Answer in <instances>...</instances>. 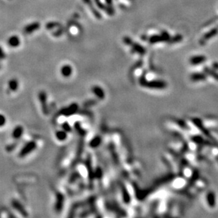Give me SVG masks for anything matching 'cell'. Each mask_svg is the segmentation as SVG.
I'll return each instance as SVG.
<instances>
[{
  "label": "cell",
  "instance_id": "8992f818",
  "mask_svg": "<svg viewBox=\"0 0 218 218\" xmlns=\"http://www.w3.org/2000/svg\"><path fill=\"white\" fill-rule=\"evenodd\" d=\"M206 58L204 56H195L191 59V63L193 65H197L202 64L205 61Z\"/></svg>",
  "mask_w": 218,
  "mask_h": 218
},
{
  "label": "cell",
  "instance_id": "8fae6325",
  "mask_svg": "<svg viewBox=\"0 0 218 218\" xmlns=\"http://www.w3.org/2000/svg\"><path fill=\"white\" fill-rule=\"evenodd\" d=\"M9 88L12 91H16L18 89V87H19V83H18L17 80L15 79H13L10 80L9 83Z\"/></svg>",
  "mask_w": 218,
  "mask_h": 218
},
{
  "label": "cell",
  "instance_id": "9c48e42d",
  "mask_svg": "<svg viewBox=\"0 0 218 218\" xmlns=\"http://www.w3.org/2000/svg\"><path fill=\"white\" fill-rule=\"evenodd\" d=\"M23 129L22 127H21V126H17V127L14 129L12 133V136L15 139H19V138L21 136L22 133H23Z\"/></svg>",
  "mask_w": 218,
  "mask_h": 218
},
{
  "label": "cell",
  "instance_id": "2e32d148",
  "mask_svg": "<svg viewBox=\"0 0 218 218\" xmlns=\"http://www.w3.org/2000/svg\"><path fill=\"white\" fill-rule=\"evenodd\" d=\"M181 40V36L180 35H177L175 36V37H172V38L171 39L170 38V42L171 43H177V42H179Z\"/></svg>",
  "mask_w": 218,
  "mask_h": 218
},
{
  "label": "cell",
  "instance_id": "7a4b0ae2",
  "mask_svg": "<svg viewBox=\"0 0 218 218\" xmlns=\"http://www.w3.org/2000/svg\"><path fill=\"white\" fill-rule=\"evenodd\" d=\"M35 145H36V144L34 143L33 141H31V142H29V143H28L25 146L22 148L21 152H20V153H19L20 157H24V156L26 155L27 154L31 153V152L33 151L34 148H35V146H36Z\"/></svg>",
  "mask_w": 218,
  "mask_h": 218
},
{
  "label": "cell",
  "instance_id": "277c9868",
  "mask_svg": "<svg viewBox=\"0 0 218 218\" xmlns=\"http://www.w3.org/2000/svg\"><path fill=\"white\" fill-rule=\"evenodd\" d=\"M193 123L197 126V127H198V129L201 130L202 132H203L204 134L207 136H208L209 138H212L211 136L209 134V132L207 131V130L205 129V128L203 127V123H202L201 120H200L198 119H193Z\"/></svg>",
  "mask_w": 218,
  "mask_h": 218
},
{
  "label": "cell",
  "instance_id": "6da1fadb",
  "mask_svg": "<svg viewBox=\"0 0 218 218\" xmlns=\"http://www.w3.org/2000/svg\"><path fill=\"white\" fill-rule=\"evenodd\" d=\"M170 40V36L167 32H163L161 35H152L149 38V42L151 44H155L161 42L169 41Z\"/></svg>",
  "mask_w": 218,
  "mask_h": 218
},
{
  "label": "cell",
  "instance_id": "ba28073f",
  "mask_svg": "<svg viewBox=\"0 0 218 218\" xmlns=\"http://www.w3.org/2000/svg\"><path fill=\"white\" fill-rule=\"evenodd\" d=\"M191 79L193 81H202L206 79V75L202 73H195L191 75Z\"/></svg>",
  "mask_w": 218,
  "mask_h": 218
},
{
  "label": "cell",
  "instance_id": "5bb4252c",
  "mask_svg": "<svg viewBox=\"0 0 218 218\" xmlns=\"http://www.w3.org/2000/svg\"><path fill=\"white\" fill-rule=\"evenodd\" d=\"M96 3H97V4L98 7H99L100 9H102V10H105V11H106L108 12V11H109V9H108V7H106V6H104L101 2V1L100 0H95Z\"/></svg>",
  "mask_w": 218,
  "mask_h": 218
},
{
  "label": "cell",
  "instance_id": "5b68a950",
  "mask_svg": "<svg viewBox=\"0 0 218 218\" xmlns=\"http://www.w3.org/2000/svg\"><path fill=\"white\" fill-rule=\"evenodd\" d=\"M207 201L210 208L215 207V194L213 191H210L207 194Z\"/></svg>",
  "mask_w": 218,
  "mask_h": 218
},
{
  "label": "cell",
  "instance_id": "52a82bcc",
  "mask_svg": "<svg viewBox=\"0 0 218 218\" xmlns=\"http://www.w3.org/2000/svg\"><path fill=\"white\" fill-rule=\"evenodd\" d=\"M8 43L9 45L11 46V47H18L20 45V40L17 36L14 35L10 37V38L8 40Z\"/></svg>",
  "mask_w": 218,
  "mask_h": 218
},
{
  "label": "cell",
  "instance_id": "4fadbf2b",
  "mask_svg": "<svg viewBox=\"0 0 218 218\" xmlns=\"http://www.w3.org/2000/svg\"><path fill=\"white\" fill-rule=\"evenodd\" d=\"M62 73L65 75H69L71 73V67L69 66H65L62 69Z\"/></svg>",
  "mask_w": 218,
  "mask_h": 218
},
{
  "label": "cell",
  "instance_id": "7c38bea8",
  "mask_svg": "<svg viewBox=\"0 0 218 218\" xmlns=\"http://www.w3.org/2000/svg\"><path fill=\"white\" fill-rule=\"evenodd\" d=\"M204 71H205V72L207 75L211 76L213 79H215V80H217L218 81V73L217 72L214 71L213 70L210 69L209 68H205V69H204Z\"/></svg>",
  "mask_w": 218,
  "mask_h": 218
},
{
  "label": "cell",
  "instance_id": "30bf717a",
  "mask_svg": "<svg viewBox=\"0 0 218 218\" xmlns=\"http://www.w3.org/2000/svg\"><path fill=\"white\" fill-rule=\"evenodd\" d=\"M12 205L16 210H17L18 211L20 212V213L22 214L23 215L27 216L26 212L25 209H23V208L22 207V205L19 203V202L17 201H12Z\"/></svg>",
  "mask_w": 218,
  "mask_h": 218
},
{
  "label": "cell",
  "instance_id": "e0dca14e",
  "mask_svg": "<svg viewBox=\"0 0 218 218\" xmlns=\"http://www.w3.org/2000/svg\"><path fill=\"white\" fill-rule=\"evenodd\" d=\"M5 57V54L2 50V48L0 47V59H4Z\"/></svg>",
  "mask_w": 218,
  "mask_h": 218
},
{
  "label": "cell",
  "instance_id": "3957f363",
  "mask_svg": "<svg viewBox=\"0 0 218 218\" xmlns=\"http://www.w3.org/2000/svg\"><path fill=\"white\" fill-rule=\"evenodd\" d=\"M40 26H41V25H40L38 22H34V23H32L26 25V26L24 28V29H23V31H24V33L26 34L32 33H33L34 31L38 30Z\"/></svg>",
  "mask_w": 218,
  "mask_h": 218
},
{
  "label": "cell",
  "instance_id": "9a60e30c",
  "mask_svg": "<svg viewBox=\"0 0 218 218\" xmlns=\"http://www.w3.org/2000/svg\"><path fill=\"white\" fill-rule=\"evenodd\" d=\"M6 124V118L5 116L0 114V127H3Z\"/></svg>",
  "mask_w": 218,
  "mask_h": 218
}]
</instances>
